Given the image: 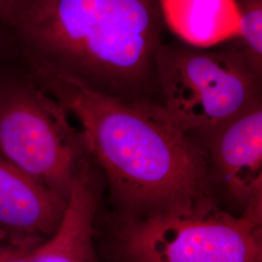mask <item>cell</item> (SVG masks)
<instances>
[{"label":"cell","instance_id":"cell-1","mask_svg":"<svg viewBox=\"0 0 262 262\" xmlns=\"http://www.w3.org/2000/svg\"><path fill=\"white\" fill-rule=\"evenodd\" d=\"M29 72L79 122L85 150L131 217L207 196L205 154L162 105L103 94L45 70Z\"/></svg>","mask_w":262,"mask_h":262},{"label":"cell","instance_id":"cell-2","mask_svg":"<svg viewBox=\"0 0 262 262\" xmlns=\"http://www.w3.org/2000/svg\"><path fill=\"white\" fill-rule=\"evenodd\" d=\"M159 0H36L9 32L32 69L123 99L156 74Z\"/></svg>","mask_w":262,"mask_h":262},{"label":"cell","instance_id":"cell-3","mask_svg":"<svg viewBox=\"0 0 262 262\" xmlns=\"http://www.w3.org/2000/svg\"><path fill=\"white\" fill-rule=\"evenodd\" d=\"M261 219L262 199L234 216L202 197L126 220L115 253L121 262H262Z\"/></svg>","mask_w":262,"mask_h":262},{"label":"cell","instance_id":"cell-4","mask_svg":"<svg viewBox=\"0 0 262 262\" xmlns=\"http://www.w3.org/2000/svg\"><path fill=\"white\" fill-rule=\"evenodd\" d=\"M85 151L69 114L18 56L0 73V155L67 200Z\"/></svg>","mask_w":262,"mask_h":262},{"label":"cell","instance_id":"cell-5","mask_svg":"<svg viewBox=\"0 0 262 262\" xmlns=\"http://www.w3.org/2000/svg\"><path fill=\"white\" fill-rule=\"evenodd\" d=\"M156 77L169 119L189 137L209 138L261 101V77L240 47L207 51L161 44Z\"/></svg>","mask_w":262,"mask_h":262},{"label":"cell","instance_id":"cell-6","mask_svg":"<svg viewBox=\"0 0 262 262\" xmlns=\"http://www.w3.org/2000/svg\"><path fill=\"white\" fill-rule=\"evenodd\" d=\"M67 200L0 155V242L39 245L55 233Z\"/></svg>","mask_w":262,"mask_h":262},{"label":"cell","instance_id":"cell-7","mask_svg":"<svg viewBox=\"0 0 262 262\" xmlns=\"http://www.w3.org/2000/svg\"><path fill=\"white\" fill-rule=\"evenodd\" d=\"M207 139L210 159L227 193L245 207L262 199L261 101Z\"/></svg>","mask_w":262,"mask_h":262},{"label":"cell","instance_id":"cell-8","mask_svg":"<svg viewBox=\"0 0 262 262\" xmlns=\"http://www.w3.org/2000/svg\"><path fill=\"white\" fill-rule=\"evenodd\" d=\"M98 203L94 174L84 162L76 175L60 224L38 245L31 262H96L94 221Z\"/></svg>","mask_w":262,"mask_h":262},{"label":"cell","instance_id":"cell-9","mask_svg":"<svg viewBox=\"0 0 262 262\" xmlns=\"http://www.w3.org/2000/svg\"><path fill=\"white\" fill-rule=\"evenodd\" d=\"M163 24L190 47H213L239 33L236 0H159Z\"/></svg>","mask_w":262,"mask_h":262},{"label":"cell","instance_id":"cell-10","mask_svg":"<svg viewBox=\"0 0 262 262\" xmlns=\"http://www.w3.org/2000/svg\"><path fill=\"white\" fill-rule=\"evenodd\" d=\"M239 10L240 48L248 62L262 75V0H236Z\"/></svg>","mask_w":262,"mask_h":262},{"label":"cell","instance_id":"cell-11","mask_svg":"<svg viewBox=\"0 0 262 262\" xmlns=\"http://www.w3.org/2000/svg\"><path fill=\"white\" fill-rule=\"evenodd\" d=\"M36 0H0V30L9 33L26 17Z\"/></svg>","mask_w":262,"mask_h":262},{"label":"cell","instance_id":"cell-12","mask_svg":"<svg viewBox=\"0 0 262 262\" xmlns=\"http://www.w3.org/2000/svg\"><path fill=\"white\" fill-rule=\"evenodd\" d=\"M37 246L0 242V262H31Z\"/></svg>","mask_w":262,"mask_h":262},{"label":"cell","instance_id":"cell-13","mask_svg":"<svg viewBox=\"0 0 262 262\" xmlns=\"http://www.w3.org/2000/svg\"><path fill=\"white\" fill-rule=\"evenodd\" d=\"M18 57L9 33L0 30V73Z\"/></svg>","mask_w":262,"mask_h":262}]
</instances>
